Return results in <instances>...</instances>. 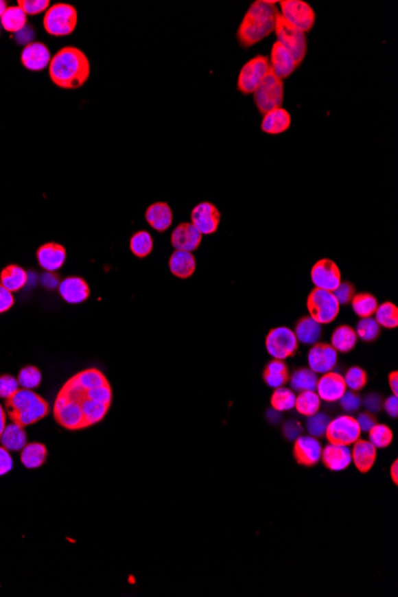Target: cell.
<instances>
[{
    "instance_id": "obj_1",
    "label": "cell",
    "mask_w": 398,
    "mask_h": 597,
    "mask_svg": "<svg viewBox=\"0 0 398 597\" xmlns=\"http://www.w3.org/2000/svg\"><path fill=\"white\" fill-rule=\"evenodd\" d=\"M113 386L97 367H89L65 382L55 397L53 417L69 432L98 425L113 404Z\"/></svg>"
},
{
    "instance_id": "obj_2",
    "label": "cell",
    "mask_w": 398,
    "mask_h": 597,
    "mask_svg": "<svg viewBox=\"0 0 398 597\" xmlns=\"http://www.w3.org/2000/svg\"><path fill=\"white\" fill-rule=\"evenodd\" d=\"M90 61L77 47H64L51 58L49 77L56 86L64 90L82 87L90 77Z\"/></svg>"
},
{
    "instance_id": "obj_3",
    "label": "cell",
    "mask_w": 398,
    "mask_h": 597,
    "mask_svg": "<svg viewBox=\"0 0 398 597\" xmlns=\"http://www.w3.org/2000/svg\"><path fill=\"white\" fill-rule=\"evenodd\" d=\"M277 1L257 0L249 6L239 25L236 37L242 48H250L258 45L274 32L277 16Z\"/></svg>"
},
{
    "instance_id": "obj_4",
    "label": "cell",
    "mask_w": 398,
    "mask_h": 597,
    "mask_svg": "<svg viewBox=\"0 0 398 597\" xmlns=\"http://www.w3.org/2000/svg\"><path fill=\"white\" fill-rule=\"evenodd\" d=\"M5 412L10 420L25 428L48 417L50 407L35 391L22 388L12 397L5 399Z\"/></svg>"
},
{
    "instance_id": "obj_5",
    "label": "cell",
    "mask_w": 398,
    "mask_h": 597,
    "mask_svg": "<svg viewBox=\"0 0 398 597\" xmlns=\"http://www.w3.org/2000/svg\"><path fill=\"white\" fill-rule=\"evenodd\" d=\"M77 24V9L73 5L59 3L45 11L43 27L51 36H68L75 30Z\"/></svg>"
},
{
    "instance_id": "obj_6",
    "label": "cell",
    "mask_w": 398,
    "mask_h": 597,
    "mask_svg": "<svg viewBox=\"0 0 398 597\" xmlns=\"http://www.w3.org/2000/svg\"><path fill=\"white\" fill-rule=\"evenodd\" d=\"M274 34H276L277 41L284 45L286 49L294 55V60L299 67L308 53L307 34L291 25L286 19L281 17V14L277 16Z\"/></svg>"
},
{
    "instance_id": "obj_7",
    "label": "cell",
    "mask_w": 398,
    "mask_h": 597,
    "mask_svg": "<svg viewBox=\"0 0 398 597\" xmlns=\"http://www.w3.org/2000/svg\"><path fill=\"white\" fill-rule=\"evenodd\" d=\"M254 104L261 115L281 108L284 103V80L277 77L270 69L266 77L253 93Z\"/></svg>"
},
{
    "instance_id": "obj_8",
    "label": "cell",
    "mask_w": 398,
    "mask_h": 597,
    "mask_svg": "<svg viewBox=\"0 0 398 597\" xmlns=\"http://www.w3.org/2000/svg\"><path fill=\"white\" fill-rule=\"evenodd\" d=\"M310 317L320 325H328L339 315L340 304L334 294L327 290H312L307 301Z\"/></svg>"
},
{
    "instance_id": "obj_9",
    "label": "cell",
    "mask_w": 398,
    "mask_h": 597,
    "mask_svg": "<svg viewBox=\"0 0 398 597\" xmlns=\"http://www.w3.org/2000/svg\"><path fill=\"white\" fill-rule=\"evenodd\" d=\"M270 72V60L265 55H257L241 68L237 77V90L242 95H253L264 78Z\"/></svg>"
},
{
    "instance_id": "obj_10",
    "label": "cell",
    "mask_w": 398,
    "mask_h": 597,
    "mask_svg": "<svg viewBox=\"0 0 398 597\" xmlns=\"http://www.w3.org/2000/svg\"><path fill=\"white\" fill-rule=\"evenodd\" d=\"M281 14L283 19L299 29L301 32H312L316 22V14L312 6L303 0H281L279 1Z\"/></svg>"
},
{
    "instance_id": "obj_11",
    "label": "cell",
    "mask_w": 398,
    "mask_h": 597,
    "mask_svg": "<svg viewBox=\"0 0 398 597\" xmlns=\"http://www.w3.org/2000/svg\"><path fill=\"white\" fill-rule=\"evenodd\" d=\"M360 434L362 430L358 425L357 419L351 415H340L334 420H331L325 435L329 443L349 446L360 439Z\"/></svg>"
},
{
    "instance_id": "obj_12",
    "label": "cell",
    "mask_w": 398,
    "mask_h": 597,
    "mask_svg": "<svg viewBox=\"0 0 398 597\" xmlns=\"http://www.w3.org/2000/svg\"><path fill=\"white\" fill-rule=\"evenodd\" d=\"M298 349V340L294 331L288 327H277L266 336V349L274 359L284 360L296 353Z\"/></svg>"
},
{
    "instance_id": "obj_13",
    "label": "cell",
    "mask_w": 398,
    "mask_h": 597,
    "mask_svg": "<svg viewBox=\"0 0 398 597\" xmlns=\"http://www.w3.org/2000/svg\"><path fill=\"white\" fill-rule=\"evenodd\" d=\"M221 222V213L210 202H202L197 204L191 211V223L198 229L203 235H210L216 233Z\"/></svg>"
},
{
    "instance_id": "obj_14",
    "label": "cell",
    "mask_w": 398,
    "mask_h": 597,
    "mask_svg": "<svg viewBox=\"0 0 398 597\" xmlns=\"http://www.w3.org/2000/svg\"><path fill=\"white\" fill-rule=\"evenodd\" d=\"M312 281L317 289L334 291L341 283V272L331 259L318 260L312 268Z\"/></svg>"
},
{
    "instance_id": "obj_15",
    "label": "cell",
    "mask_w": 398,
    "mask_h": 597,
    "mask_svg": "<svg viewBox=\"0 0 398 597\" xmlns=\"http://www.w3.org/2000/svg\"><path fill=\"white\" fill-rule=\"evenodd\" d=\"M310 370L316 375H325L334 370L338 362V352L331 344H315L308 354Z\"/></svg>"
},
{
    "instance_id": "obj_16",
    "label": "cell",
    "mask_w": 398,
    "mask_h": 597,
    "mask_svg": "<svg viewBox=\"0 0 398 597\" xmlns=\"http://www.w3.org/2000/svg\"><path fill=\"white\" fill-rule=\"evenodd\" d=\"M270 69L281 80H285L298 68L294 55L286 49L284 45L277 41L272 45L270 55Z\"/></svg>"
},
{
    "instance_id": "obj_17",
    "label": "cell",
    "mask_w": 398,
    "mask_h": 597,
    "mask_svg": "<svg viewBox=\"0 0 398 597\" xmlns=\"http://www.w3.org/2000/svg\"><path fill=\"white\" fill-rule=\"evenodd\" d=\"M321 443L312 435H301L294 440V457L299 465L314 466L321 460Z\"/></svg>"
},
{
    "instance_id": "obj_18",
    "label": "cell",
    "mask_w": 398,
    "mask_h": 597,
    "mask_svg": "<svg viewBox=\"0 0 398 597\" xmlns=\"http://www.w3.org/2000/svg\"><path fill=\"white\" fill-rule=\"evenodd\" d=\"M203 240V234L196 228L192 223L183 222L176 229L172 231L171 235V244L178 250L185 252H194L198 248Z\"/></svg>"
},
{
    "instance_id": "obj_19",
    "label": "cell",
    "mask_w": 398,
    "mask_h": 597,
    "mask_svg": "<svg viewBox=\"0 0 398 597\" xmlns=\"http://www.w3.org/2000/svg\"><path fill=\"white\" fill-rule=\"evenodd\" d=\"M50 50L48 47L42 42H32L27 43L22 51L21 61L23 66L32 71V72H41L50 64Z\"/></svg>"
},
{
    "instance_id": "obj_20",
    "label": "cell",
    "mask_w": 398,
    "mask_h": 597,
    "mask_svg": "<svg viewBox=\"0 0 398 597\" xmlns=\"http://www.w3.org/2000/svg\"><path fill=\"white\" fill-rule=\"evenodd\" d=\"M344 376L338 372H327L317 380L316 394L326 402H336L346 393Z\"/></svg>"
},
{
    "instance_id": "obj_21",
    "label": "cell",
    "mask_w": 398,
    "mask_h": 597,
    "mask_svg": "<svg viewBox=\"0 0 398 597\" xmlns=\"http://www.w3.org/2000/svg\"><path fill=\"white\" fill-rule=\"evenodd\" d=\"M36 257L37 261L43 270L55 272L64 266L67 258V252L62 244L48 242L42 244L41 247L37 249Z\"/></svg>"
},
{
    "instance_id": "obj_22",
    "label": "cell",
    "mask_w": 398,
    "mask_h": 597,
    "mask_svg": "<svg viewBox=\"0 0 398 597\" xmlns=\"http://www.w3.org/2000/svg\"><path fill=\"white\" fill-rule=\"evenodd\" d=\"M59 292L65 302L79 304L90 297V286L82 277H67L60 283Z\"/></svg>"
},
{
    "instance_id": "obj_23",
    "label": "cell",
    "mask_w": 398,
    "mask_h": 597,
    "mask_svg": "<svg viewBox=\"0 0 398 597\" xmlns=\"http://www.w3.org/2000/svg\"><path fill=\"white\" fill-rule=\"evenodd\" d=\"M322 463L328 470L344 471L351 465L352 463V454L349 446H341L329 443L328 446L322 449Z\"/></svg>"
},
{
    "instance_id": "obj_24",
    "label": "cell",
    "mask_w": 398,
    "mask_h": 597,
    "mask_svg": "<svg viewBox=\"0 0 398 597\" xmlns=\"http://www.w3.org/2000/svg\"><path fill=\"white\" fill-rule=\"evenodd\" d=\"M145 220L154 231L163 233L172 226V209L166 202H156L145 210Z\"/></svg>"
},
{
    "instance_id": "obj_25",
    "label": "cell",
    "mask_w": 398,
    "mask_h": 597,
    "mask_svg": "<svg viewBox=\"0 0 398 597\" xmlns=\"http://www.w3.org/2000/svg\"><path fill=\"white\" fill-rule=\"evenodd\" d=\"M291 115L283 108H277L264 115L261 130L268 135H279L291 127Z\"/></svg>"
},
{
    "instance_id": "obj_26",
    "label": "cell",
    "mask_w": 398,
    "mask_h": 597,
    "mask_svg": "<svg viewBox=\"0 0 398 597\" xmlns=\"http://www.w3.org/2000/svg\"><path fill=\"white\" fill-rule=\"evenodd\" d=\"M353 445L352 462L362 473H367L376 463L377 448L367 440H357Z\"/></svg>"
},
{
    "instance_id": "obj_27",
    "label": "cell",
    "mask_w": 398,
    "mask_h": 597,
    "mask_svg": "<svg viewBox=\"0 0 398 597\" xmlns=\"http://www.w3.org/2000/svg\"><path fill=\"white\" fill-rule=\"evenodd\" d=\"M169 271L173 276L180 279H187L194 276L196 271V258L191 252L176 249L168 260Z\"/></svg>"
},
{
    "instance_id": "obj_28",
    "label": "cell",
    "mask_w": 398,
    "mask_h": 597,
    "mask_svg": "<svg viewBox=\"0 0 398 597\" xmlns=\"http://www.w3.org/2000/svg\"><path fill=\"white\" fill-rule=\"evenodd\" d=\"M47 458H48V448L45 443H37V441L27 443L21 451V462L24 467H27L29 470L41 467L47 462Z\"/></svg>"
},
{
    "instance_id": "obj_29",
    "label": "cell",
    "mask_w": 398,
    "mask_h": 597,
    "mask_svg": "<svg viewBox=\"0 0 398 597\" xmlns=\"http://www.w3.org/2000/svg\"><path fill=\"white\" fill-rule=\"evenodd\" d=\"M0 443L10 452L22 451L23 447L27 443V433L24 427L14 422L6 425L3 434L0 436Z\"/></svg>"
},
{
    "instance_id": "obj_30",
    "label": "cell",
    "mask_w": 398,
    "mask_h": 597,
    "mask_svg": "<svg viewBox=\"0 0 398 597\" xmlns=\"http://www.w3.org/2000/svg\"><path fill=\"white\" fill-rule=\"evenodd\" d=\"M294 335L298 342L305 344H315L321 338L322 327L312 317H302L294 328Z\"/></svg>"
},
{
    "instance_id": "obj_31",
    "label": "cell",
    "mask_w": 398,
    "mask_h": 597,
    "mask_svg": "<svg viewBox=\"0 0 398 597\" xmlns=\"http://www.w3.org/2000/svg\"><path fill=\"white\" fill-rule=\"evenodd\" d=\"M263 377L264 382L270 388L277 389V388H281L283 385H285L286 382L289 380V368L283 360L274 359L267 364L265 370H264Z\"/></svg>"
},
{
    "instance_id": "obj_32",
    "label": "cell",
    "mask_w": 398,
    "mask_h": 597,
    "mask_svg": "<svg viewBox=\"0 0 398 597\" xmlns=\"http://www.w3.org/2000/svg\"><path fill=\"white\" fill-rule=\"evenodd\" d=\"M27 283V271L19 265H9L0 273V284L11 292L22 290Z\"/></svg>"
},
{
    "instance_id": "obj_33",
    "label": "cell",
    "mask_w": 398,
    "mask_h": 597,
    "mask_svg": "<svg viewBox=\"0 0 398 597\" xmlns=\"http://www.w3.org/2000/svg\"><path fill=\"white\" fill-rule=\"evenodd\" d=\"M357 333L352 327L340 326L331 335V346L336 352L349 353L357 344Z\"/></svg>"
},
{
    "instance_id": "obj_34",
    "label": "cell",
    "mask_w": 398,
    "mask_h": 597,
    "mask_svg": "<svg viewBox=\"0 0 398 597\" xmlns=\"http://www.w3.org/2000/svg\"><path fill=\"white\" fill-rule=\"evenodd\" d=\"M0 23L8 32L19 34L24 27H27V14L23 12V10L17 6H9L5 10L4 14L0 19Z\"/></svg>"
},
{
    "instance_id": "obj_35",
    "label": "cell",
    "mask_w": 398,
    "mask_h": 597,
    "mask_svg": "<svg viewBox=\"0 0 398 597\" xmlns=\"http://www.w3.org/2000/svg\"><path fill=\"white\" fill-rule=\"evenodd\" d=\"M317 380H318V377L310 368H298L292 373L290 384H291L292 389L299 391V393L315 391Z\"/></svg>"
},
{
    "instance_id": "obj_36",
    "label": "cell",
    "mask_w": 398,
    "mask_h": 597,
    "mask_svg": "<svg viewBox=\"0 0 398 597\" xmlns=\"http://www.w3.org/2000/svg\"><path fill=\"white\" fill-rule=\"evenodd\" d=\"M320 407H321V398L318 397V395L315 391H303L299 393L298 396L296 397L294 408L303 417H312L314 414H316L320 410Z\"/></svg>"
},
{
    "instance_id": "obj_37",
    "label": "cell",
    "mask_w": 398,
    "mask_h": 597,
    "mask_svg": "<svg viewBox=\"0 0 398 597\" xmlns=\"http://www.w3.org/2000/svg\"><path fill=\"white\" fill-rule=\"evenodd\" d=\"M130 250L137 258L148 257L154 248V241L148 231H140L135 233L130 239Z\"/></svg>"
},
{
    "instance_id": "obj_38",
    "label": "cell",
    "mask_w": 398,
    "mask_h": 597,
    "mask_svg": "<svg viewBox=\"0 0 398 597\" xmlns=\"http://www.w3.org/2000/svg\"><path fill=\"white\" fill-rule=\"evenodd\" d=\"M352 307L358 316L365 318L372 317L378 308V302L375 296L371 294H359L352 298Z\"/></svg>"
},
{
    "instance_id": "obj_39",
    "label": "cell",
    "mask_w": 398,
    "mask_h": 597,
    "mask_svg": "<svg viewBox=\"0 0 398 597\" xmlns=\"http://www.w3.org/2000/svg\"><path fill=\"white\" fill-rule=\"evenodd\" d=\"M377 323L379 326L393 329L398 326V308L391 302H385L382 305H378L376 312Z\"/></svg>"
},
{
    "instance_id": "obj_40",
    "label": "cell",
    "mask_w": 398,
    "mask_h": 597,
    "mask_svg": "<svg viewBox=\"0 0 398 597\" xmlns=\"http://www.w3.org/2000/svg\"><path fill=\"white\" fill-rule=\"evenodd\" d=\"M296 403V394L288 388H277L271 397L272 408L277 412H288L294 409Z\"/></svg>"
},
{
    "instance_id": "obj_41",
    "label": "cell",
    "mask_w": 398,
    "mask_h": 597,
    "mask_svg": "<svg viewBox=\"0 0 398 597\" xmlns=\"http://www.w3.org/2000/svg\"><path fill=\"white\" fill-rule=\"evenodd\" d=\"M368 438H370L368 441L375 447L385 448L393 443L394 434H393V430H390L388 425L376 423L371 430H368Z\"/></svg>"
},
{
    "instance_id": "obj_42",
    "label": "cell",
    "mask_w": 398,
    "mask_h": 597,
    "mask_svg": "<svg viewBox=\"0 0 398 597\" xmlns=\"http://www.w3.org/2000/svg\"><path fill=\"white\" fill-rule=\"evenodd\" d=\"M19 386H22L23 389L34 390L40 386L42 382V373L36 366L34 365H27L23 367L19 371Z\"/></svg>"
},
{
    "instance_id": "obj_43",
    "label": "cell",
    "mask_w": 398,
    "mask_h": 597,
    "mask_svg": "<svg viewBox=\"0 0 398 597\" xmlns=\"http://www.w3.org/2000/svg\"><path fill=\"white\" fill-rule=\"evenodd\" d=\"M355 333H357L358 338H360L362 341L371 342L379 336L380 326L375 318L365 317L358 322Z\"/></svg>"
},
{
    "instance_id": "obj_44",
    "label": "cell",
    "mask_w": 398,
    "mask_h": 597,
    "mask_svg": "<svg viewBox=\"0 0 398 597\" xmlns=\"http://www.w3.org/2000/svg\"><path fill=\"white\" fill-rule=\"evenodd\" d=\"M331 419L325 414V412H318L314 414L312 417H308L307 421V430L309 434L314 438H320L326 434L327 427L329 425Z\"/></svg>"
},
{
    "instance_id": "obj_45",
    "label": "cell",
    "mask_w": 398,
    "mask_h": 597,
    "mask_svg": "<svg viewBox=\"0 0 398 597\" xmlns=\"http://www.w3.org/2000/svg\"><path fill=\"white\" fill-rule=\"evenodd\" d=\"M346 386L352 391H359L364 389L367 383V373L362 367L353 366L346 372L344 377Z\"/></svg>"
},
{
    "instance_id": "obj_46",
    "label": "cell",
    "mask_w": 398,
    "mask_h": 597,
    "mask_svg": "<svg viewBox=\"0 0 398 597\" xmlns=\"http://www.w3.org/2000/svg\"><path fill=\"white\" fill-rule=\"evenodd\" d=\"M49 0H19V6L24 14L35 16L49 9Z\"/></svg>"
},
{
    "instance_id": "obj_47",
    "label": "cell",
    "mask_w": 398,
    "mask_h": 597,
    "mask_svg": "<svg viewBox=\"0 0 398 597\" xmlns=\"http://www.w3.org/2000/svg\"><path fill=\"white\" fill-rule=\"evenodd\" d=\"M19 390V380L11 375L0 376V398L12 397Z\"/></svg>"
},
{
    "instance_id": "obj_48",
    "label": "cell",
    "mask_w": 398,
    "mask_h": 597,
    "mask_svg": "<svg viewBox=\"0 0 398 597\" xmlns=\"http://www.w3.org/2000/svg\"><path fill=\"white\" fill-rule=\"evenodd\" d=\"M335 298L338 299L339 304H347L354 297V286L347 281H341L340 285L333 291Z\"/></svg>"
},
{
    "instance_id": "obj_49",
    "label": "cell",
    "mask_w": 398,
    "mask_h": 597,
    "mask_svg": "<svg viewBox=\"0 0 398 597\" xmlns=\"http://www.w3.org/2000/svg\"><path fill=\"white\" fill-rule=\"evenodd\" d=\"M339 401L341 408L347 412H357L362 404V398L354 394L353 391H346Z\"/></svg>"
},
{
    "instance_id": "obj_50",
    "label": "cell",
    "mask_w": 398,
    "mask_h": 597,
    "mask_svg": "<svg viewBox=\"0 0 398 597\" xmlns=\"http://www.w3.org/2000/svg\"><path fill=\"white\" fill-rule=\"evenodd\" d=\"M302 433H303V427L297 421H286L283 425V434L290 441H294L302 435Z\"/></svg>"
},
{
    "instance_id": "obj_51",
    "label": "cell",
    "mask_w": 398,
    "mask_h": 597,
    "mask_svg": "<svg viewBox=\"0 0 398 597\" xmlns=\"http://www.w3.org/2000/svg\"><path fill=\"white\" fill-rule=\"evenodd\" d=\"M14 469V459L10 454V451L0 445V476L9 473Z\"/></svg>"
},
{
    "instance_id": "obj_52",
    "label": "cell",
    "mask_w": 398,
    "mask_h": 597,
    "mask_svg": "<svg viewBox=\"0 0 398 597\" xmlns=\"http://www.w3.org/2000/svg\"><path fill=\"white\" fill-rule=\"evenodd\" d=\"M14 294L5 286L0 284V314L6 312L14 307Z\"/></svg>"
},
{
    "instance_id": "obj_53",
    "label": "cell",
    "mask_w": 398,
    "mask_h": 597,
    "mask_svg": "<svg viewBox=\"0 0 398 597\" xmlns=\"http://www.w3.org/2000/svg\"><path fill=\"white\" fill-rule=\"evenodd\" d=\"M357 422L362 432L368 433V430H371L372 427L376 425L377 420L376 417H373L371 412H362L357 417Z\"/></svg>"
},
{
    "instance_id": "obj_54",
    "label": "cell",
    "mask_w": 398,
    "mask_h": 597,
    "mask_svg": "<svg viewBox=\"0 0 398 597\" xmlns=\"http://www.w3.org/2000/svg\"><path fill=\"white\" fill-rule=\"evenodd\" d=\"M362 403H364V406L370 412H379L382 404H383L382 397L378 394L367 395L366 397L362 399Z\"/></svg>"
},
{
    "instance_id": "obj_55",
    "label": "cell",
    "mask_w": 398,
    "mask_h": 597,
    "mask_svg": "<svg viewBox=\"0 0 398 597\" xmlns=\"http://www.w3.org/2000/svg\"><path fill=\"white\" fill-rule=\"evenodd\" d=\"M384 404L385 412H388L390 417H397L398 415V399L397 395H393L389 398L385 399Z\"/></svg>"
},
{
    "instance_id": "obj_56",
    "label": "cell",
    "mask_w": 398,
    "mask_h": 597,
    "mask_svg": "<svg viewBox=\"0 0 398 597\" xmlns=\"http://www.w3.org/2000/svg\"><path fill=\"white\" fill-rule=\"evenodd\" d=\"M390 389L393 390L394 395L398 394V373L396 371L391 372L389 375Z\"/></svg>"
},
{
    "instance_id": "obj_57",
    "label": "cell",
    "mask_w": 398,
    "mask_h": 597,
    "mask_svg": "<svg viewBox=\"0 0 398 597\" xmlns=\"http://www.w3.org/2000/svg\"><path fill=\"white\" fill-rule=\"evenodd\" d=\"M6 412H5L4 407L0 404V436L3 434V432H4L5 427H6Z\"/></svg>"
},
{
    "instance_id": "obj_58",
    "label": "cell",
    "mask_w": 398,
    "mask_h": 597,
    "mask_svg": "<svg viewBox=\"0 0 398 597\" xmlns=\"http://www.w3.org/2000/svg\"><path fill=\"white\" fill-rule=\"evenodd\" d=\"M266 417L271 423H277L278 421L281 420V414H279V412H277V410L273 409V410L267 412Z\"/></svg>"
},
{
    "instance_id": "obj_59",
    "label": "cell",
    "mask_w": 398,
    "mask_h": 597,
    "mask_svg": "<svg viewBox=\"0 0 398 597\" xmlns=\"http://www.w3.org/2000/svg\"><path fill=\"white\" fill-rule=\"evenodd\" d=\"M390 476H391V478L394 480L395 484H397L398 483V462L397 460H395L394 464L391 465V469H390Z\"/></svg>"
},
{
    "instance_id": "obj_60",
    "label": "cell",
    "mask_w": 398,
    "mask_h": 597,
    "mask_svg": "<svg viewBox=\"0 0 398 597\" xmlns=\"http://www.w3.org/2000/svg\"><path fill=\"white\" fill-rule=\"evenodd\" d=\"M8 9V6H6V1L4 0H0V19H1V16L5 12V10Z\"/></svg>"
}]
</instances>
